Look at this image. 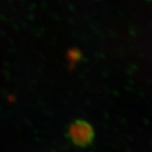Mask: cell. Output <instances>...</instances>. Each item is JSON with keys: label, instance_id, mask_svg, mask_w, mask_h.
<instances>
[{"label": "cell", "instance_id": "1", "mask_svg": "<svg viewBox=\"0 0 152 152\" xmlns=\"http://www.w3.org/2000/svg\"><path fill=\"white\" fill-rule=\"evenodd\" d=\"M69 136L75 145L86 147L94 140V131L89 123L83 120H77L70 126Z\"/></svg>", "mask_w": 152, "mask_h": 152}]
</instances>
